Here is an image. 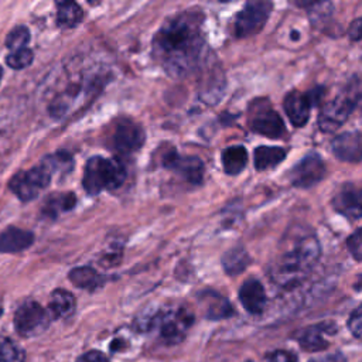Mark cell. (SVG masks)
Here are the masks:
<instances>
[{
    "label": "cell",
    "instance_id": "obj_1",
    "mask_svg": "<svg viewBox=\"0 0 362 362\" xmlns=\"http://www.w3.org/2000/svg\"><path fill=\"white\" fill-rule=\"evenodd\" d=\"M204 38L197 13H182L158 30L153 40V54L173 76L188 75L199 61Z\"/></svg>",
    "mask_w": 362,
    "mask_h": 362
},
{
    "label": "cell",
    "instance_id": "obj_2",
    "mask_svg": "<svg viewBox=\"0 0 362 362\" xmlns=\"http://www.w3.org/2000/svg\"><path fill=\"white\" fill-rule=\"evenodd\" d=\"M320 257V243L308 228L296 226L287 230L281 247L270 263V279L283 288H293L310 274Z\"/></svg>",
    "mask_w": 362,
    "mask_h": 362
},
{
    "label": "cell",
    "instance_id": "obj_3",
    "mask_svg": "<svg viewBox=\"0 0 362 362\" xmlns=\"http://www.w3.org/2000/svg\"><path fill=\"white\" fill-rule=\"evenodd\" d=\"M126 178V171L122 163L112 158L90 157L85 165L83 188L88 194L95 195L102 189H116Z\"/></svg>",
    "mask_w": 362,
    "mask_h": 362
},
{
    "label": "cell",
    "instance_id": "obj_4",
    "mask_svg": "<svg viewBox=\"0 0 362 362\" xmlns=\"http://www.w3.org/2000/svg\"><path fill=\"white\" fill-rule=\"evenodd\" d=\"M192 321L194 315L188 308L177 307L158 311L150 318L147 328L156 331L164 344L173 345L182 341Z\"/></svg>",
    "mask_w": 362,
    "mask_h": 362
},
{
    "label": "cell",
    "instance_id": "obj_5",
    "mask_svg": "<svg viewBox=\"0 0 362 362\" xmlns=\"http://www.w3.org/2000/svg\"><path fill=\"white\" fill-rule=\"evenodd\" d=\"M51 177V173L42 164H40L31 170L18 171L14 174L8 182V187L21 201H31L41 189L48 187Z\"/></svg>",
    "mask_w": 362,
    "mask_h": 362
},
{
    "label": "cell",
    "instance_id": "obj_6",
    "mask_svg": "<svg viewBox=\"0 0 362 362\" xmlns=\"http://www.w3.org/2000/svg\"><path fill=\"white\" fill-rule=\"evenodd\" d=\"M249 127L259 134L270 139H279L286 133L280 115L264 100H256L250 106Z\"/></svg>",
    "mask_w": 362,
    "mask_h": 362
},
{
    "label": "cell",
    "instance_id": "obj_7",
    "mask_svg": "<svg viewBox=\"0 0 362 362\" xmlns=\"http://www.w3.org/2000/svg\"><path fill=\"white\" fill-rule=\"evenodd\" d=\"M273 4L270 1H250L236 16L235 34L246 38L257 34L266 24Z\"/></svg>",
    "mask_w": 362,
    "mask_h": 362
},
{
    "label": "cell",
    "instance_id": "obj_8",
    "mask_svg": "<svg viewBox=\"0 0 362 362\" xmlns=\"http://www.w3.org/2000/svg\"><path fill=\"white\" fill-rule=\"evenodd\" d=\"M49 324L48 313L35 301L23 303L14 314L16 331L23 337H34L47 329Z\"/></svg>",
    "mask_w": 362,
    "mask_h": 362
},
{
    "label": "cell",
    "instance_id": "obj_9",
    "mask_svg": "<svg viewBox=\"0 0 362 362\" xmlns=\"http://www.w3.org/2000/svg\"><path fill=\"white\" fill-rule=\"evenodd\" d=\"M354 110L355 107L349 99L344 93H339L335 99L327 102L322 106L318 116V126L324 133L335 132L339 126L344 124V122Z\"/></svg>",
    "mask_w": 362,
    "mask_h": 362
},
{
    "label": "cell",
    "instance_id": "obj_10",
    "mask_svg": "<svg viewBox=\"0 0 362 362\" xmlns=\"http://www.w3.org/2000/svg\"><path fill=\"white\" fill-rule=\"evenodd\" d=\"M325 177V165L320 156L308 154L301 158L290 171V180L294 187L308 188Z\"/></svg>",
    "mask_w": 362,
    "mask_h": 362
},
{
    "label": "cell",
    "instance_id": "obj_11",
    "mask_svg": "<svg viewBox=\"0 0 362 362\" xmlns=\"http://www.w3.org/2000/svg\"><path fill=\"white\" fill-rule=\"evenodd\" d=\"M144 143L143 129L130 119H120L113 133V146L122 154L137 151Z\"/></svg>",
    "mask_w": 362,
    "mask_h": 362
},
{
    "label": "cell",
    "instance_id": "obj_12",
    "mask_svg": "<svg viewBox=\"0 0 362 362\" xmlns=\"http://www.w3.org/2000/svg\"><path fill=\"white\" fill-rule=\"evenodd\" d=\"M332 206L349 219L362 216V188L351 182L342 184L332 197Z\"/></svg>",
    "mask_w": 362,
    "mask_h": 362
},
{
    "label": "cell",
    "instance_id": "obj_13",
    "mask_svg": "<svg viewBox=\"0 0 362 362\" xmlns=\"http://www.w3.org/2000/svg\"><path fill=\"white\" fill-rule=\"evenodd\" d=\"M163 164L168 168L175 170L185 181L191 184H201L204 177V164L198 157H180L171 151L164 156Z\"/></svg>",
    "mask_w": 362,
    "mask_h": 362
},
{
    "label": "cell",
    "instance_id": "obj_14",
    "mask_svg": "<svg viewBox=\"0 0 362 362\" xmlns=\"http://www.w3.org/2000/svg\"><path fill=\"white\" fill-rule=\"evenodd\" d=\"M332 153L342 161H362V136L356 132H345L331 143Z\"/></svg>",
    "mask_w": 362,
    "mask_h": 362
},
{
    "label": "cell",
    "instance_id": "obj_15",
    "mask_svg": "<svg viewBox=\"0 0 362 362\" xmlns=\"http://www.w3.org/2000/svg\"><path fill=\"white\" fill-rule=\"evenodd\" d=\"M284 110L290 119V122L297 126L301 127L304 126L308 119H310V109L314 105L313 100L310 99L308 92L307 93H301L298 90H290L286 98H284Z\"/></svg>",
    "mask_w": 362,
    "mask_h": 362
},
{
    "label": "cell",
    "instance_id": "obj_16",
    "mask_svg": "<svg viewBox=\"0 0 362 362\" xmlns=\"http://www.w3.org/2000/svg\"><path fill=\"white\" fill-rule=\"evenodd\" d=\"M239 300L250 314H260L266 305V291L256 279H247L239 288Z\"/></svg>",
    "mask_w": 362,
    "mask_h": 362
},
{
    "label": "cell",
    "instance_id": "obj_17",
    "mask_svg": "<svg viewBox=\"0 0 362 362\" xmlns=\"http://www.w3.org/2000/svg\"><path fill=\"white\" fill-rule=\"evenodd\" d=\"M199 304L206 318L221 320L233 314L230 303L215 291H204L199 294Z\"/></svg>",
    "mask_w": 362,
    "mask_h": 362
},
{
    "label": "cell",
    "instance_id": "obj_18",
    "mask_svg": "<svg viewBox=\"0 0 362 362\" xmlns=\"http://www.w3.org/2000/svg\"><path fill=\"white\" fill-rule=\"evenodd\" d=\"M34 242V235L28 230L10 226L0 235V252L16 253L30 247Z\"/></svg>",
    "mask_w": 362,
    "mask_h": 362
},
{
    "label": "cell",
    "instance_id": "obj_19",
    "mask_svg": "<svg viewBox=\"0 0 362 362\" xmlns=\"http://www.w3.org/2000/svg\"><path fill=\"white\" fill-rule=\"evenodd\" d=\"M331 324H318V325H311L305 328L300 335H298V342L303 349L308 352H317L322 351L328 346V341L322 337V334L328 332Z\"/></svg>",
    "mask_w": 362,
    "mask_h": 362
},
{
    "label": "cell",
    "instance_id": "obj_20",
    "mask_svg": "<svg viewBox=\"0 0 362 362\" xmlns=\"http://www.w3.org/2000/svg\"><path fill=\"white\" fill-rule=\"evenodd\" d=\"M49 311L55 318L71 317L75 311V297L68 290H54L49 298Z\"/></svg>",
    "mask_w": 362,
    "mask_h": 362
},
{
    "label": "cell",
    "instance_id": "obj_21",
    "mask_svg": "<svg viewBox=\"0 0 362 362\" xmlns=\"http://www.w3.org/2000/svg\"><path fill=\"white\" fill-rule=\"evenodd\" d=\"M255 167L259 171L273 168L280 164L287 151L283 147H270V146H259L255 148Z\"/></svg>",
    "mask_w": 362,
    "mask_h": 362
},
{
    "label": "cell",
    "instance_id": "obj_22",
    "mask_svg": "<svg viewBox=\"0 0 362 362\" xmlns=\"http://www.w3.org/2000/svg\"><path fill=\"white\" fill-rule=\"evenodd\" d=\"M247 163V151L243 146H232L222 151V165L226 174H239Z\"/></svg>",
    "mask_w": 362,
    "mask_h": 362
},
{
    "label": "cell",
    "instance_id": "obj_23",
    "mask_svg": "<svg viewBox=\"0 0 362 362\" xmlns=\"http://www.w3.org/2000/svg\"><path fill=\"white\" fill-rule=\"evenodd\" d=\"M83 18V11L79 4L74 1L57 3V23L62 28H74Z\"/></svg>",
    "mask_w": 362,
    "mask_h": 362
},
{
    "label": "cell",
    "instance_id": "obj_24",
    "mask_svg": "<svg viewBox=\"0 0 362 362\" xmlns=\"http://www.w3.org/2000/svg\"><path fill=\"white\" fill-rule=\"evenodd\" d=\"M250 263V257L243 247H233L228 250L222 257V266L228 274H239L242 273L247 264Z\"/></svg>",
    "mask_w": 362,
    "mask_h": 362
},
{
    "label": "cell",
    "instance_id": "obj_25",
    "mask_svg": "<svg viewBox=\"0 0 362 362\" xmlns=\"http://www.w3.org/2000/svg\"><path fill=\"white\" fill-rule=\"evenodd\" d=\"M69 280L81 288H86V290H95L96 287H99L103 281L102 276L98 274L92 267L89 266H82V267H76L72 269L69 272Z\"/></svg>",
    "mask_w": 362,
    "mask_h": 362
},
{
    "label": "cell",
    "instance_id": "obj_26",
    "mask_svg": "<svg viewBox=\"0 0 362 362\" xmlns=\"http://www.w3.org/2000/svg\"><path fill=\"white\" fill-rule=\"evenodd\" d=\"M75 202H76V198L72 192L55 194V195L47 198L45 204H44V208H42V212L45 215L54 218L59 212H65V211H69L71 208H74Z\"/></svg>",
    "mask_w": 362,
    "mask_h": 362
},
{
    "label": "cell",
    "instance_id": "obj_27",
    "mask_svg": "<svg viewBox=\"0 0 362 362\" xmlns=\"http://www.w3.org/2000/svg\"><path fill=\"white\" fill-rule=\"evenodd\" d=\"M41 164L51 173V175H54V174L68 173L72 168L74 161L66 151H58L55 154L47 156Z\"/></svg>",
    "mask_w": 362,
    "mask_h": 362
},
{
    "label": "cell",
    "instance_id": "obj_28",
    "mask_svg": "<svg viewBox=\"0 0 362 362\" xmlns=\"http://www.w3.org/2000/svg\"><path fill=\"white\" fill-rule=\"evenodd\" d=\"M24 351L10 338L0 335V362H23Z\"/></svg>",
    "mask_w": 362,
    "mask_h": 362
},
{
    "label": "cell",
    "instance_id": "obj_29",
    "mask_svg": "<svg viewBox=\"0 0 362 362\" xmlns=\"http://www.w3.org/2000/svg\"><path fill=\"white\" fill-rule=\"evenodd\" d=\"M341 92L349 99L355 110L356 109L362 110V76L361 75L352 76Z\"/></svg>",
    "mask_w": 362,
    "mask_h": 362
},
{
    "label": "cell",
    "instance_id": "obj_30",
    "mask_svg": "<svg viewBox=\"0 0 362 362\" xmlns=\"http://www.w3.org/2000/svg\"><path fill=\"white\" fill-rule=\"evenodd\" d=\"M28 41H30V31H28V28L24 27V25H18V27L13 28L10 31V34L7 35L6 45H7V48L11 52H14V51L27 48L25 45L28 44Z\"/></svg>",
    "mask_w": 362,
    "mask_h": 362
},
{
    "label": "cell",
    "instance_id": "obj_31",
    "mask_svg": "<svg viewBox=\"0 0 362 362\" xmlns=\"http://www.w3.org/2000/svg\"><path fill=\"white\" fill-rule=\"evenodd\" d=\"M33 51L30 48H23L14 52H10L6 58V62L13 69H23L33 62Z\"/></svg>",
    "mask_w": 362,
    "mask_h": 362
},
{
    "label": "cell",
    "instance_id": "obj_32",
    "mask_svg": "<svg viewBox=\"0 0 362 362\" xmlns=\"http://www.w3.org/2000/svg\"><path fill=\"white\" fill-rule=\"evenodd\" d=\"M348 249L351 252V255L356 259V260H362V228L356 229L346 240Z\"/></svg>",
    "mask_w": 362,
    "mask_h": 362
},
{
    "label": "cell",
    "instance_id": "obj_33",
    "mask_svg": "<svg viewBox=\"0 0 362 362\" xmlns=\"http://www.w3.org/2000/svg\"><path fill=\"white\" fill-rule=\"evenodd\" d=\"M348 328L351 329V332L356 337L362 339V304L358 305L349 315L348 320Z\"/></svg>",
    "mask_w": 362,
    "mask_h": 362
},
{
    "label": "cell",
    "instance_id": "obj_34",
    "mask_svg": "<svg viewBox=\"0 0 362 362\" xmlns=\"http://www.w3.org/2000/svg\"><path fill=\"white\" fill-rule=\"evenodd\" d=\"M266 362H297V358H296V355L293 352L279 349V351L272 352L266 358Z\"/></svg>",
    "mask_w": 362,
    "mask_h": 362
},
{
    "label": "cell",
    "instance_id": "obj_35",
    "mask_svg": "<svg viewBox=\"0 0 362 362\" xmlns=\"http://www.w3.org/2000/svg\"><path fill=\"white\" fill-rule=\"evenodd\" d=\"M76 362H109V358L100 351H88L82 354Z\"/></svg>",
    "mask_w": 362,
    "mask_h": 362
},
{
    "label": "cell",
    "instance_id": "obj_36",
    "mask_svg": "<svg viewBox=\"0 0 362 362\" xmlns=\"http://www.w3.org/2000/svg\"><path fill=\"white\" fill-rule=\"evenodd\" d=\"M348 34H349V38H351L352 41L362 42V17H359V18H356L355 21L351 23L349 30H348Z\"/></svg>",
    "mask_w": 362,
    "mask_h": 362
},
{
    "label": "cell",
    "instance_id": "obj_37",
    "mask_svg": "<svg viewBox=\"0 0 362 362\" xmlns=\"http://www.w3.org/2000/svg\"><path fill=\"white\" fill-rule=\"evenodd\" d=\"M310 362H346V361H345V356L342 354L335 352V354H329V355H325V356H321V358L311 359Z\"/></svg>",
    "mask_w": 362,
    "mask_h": 362
},
{
    "label": "cell",
    "instance_id": "obj_38",
    "mask_svg": "<svg viewBox=\"0 0 362 362\" xmlns=\"http://www.w3.org/2000/svg\"><path fill=\"white\" fill-rule=\"evenodd\" d=\"M1 76H3V68L0 66V82H1Z\"/></svg>",
    "mask_w": 362,
    "mask_h": 362
},
{
    "label": "cell",
    "instance_id": "obj_39",
    "mask_svg": "<svg viewBox=\"0 0 362 362\" xmlns=\"http://www.w3.org/2000/svg\"><path fill=\"white\" fill-rule=\"evenodd\" d=\"M1 313H3V307H1V303H0V315H1Z\"/></svg>",
    "mask_w": 362,
    "mask_h": 362
},
{
    "label": "cell",
    "instance_id": "obj_40",
    "mask_svg": "<svg viewBox=\"0 0 362 362\" xmlns=\"http://www.w3.org/2000/svg\"><path fill=\"white\" fill-rule=\"evenodd\" d=\"M247 362H252V361H247Z\"/></svg>",
    "mask_w": 362,
    "mask_h": 362
}]
</instances>
